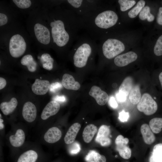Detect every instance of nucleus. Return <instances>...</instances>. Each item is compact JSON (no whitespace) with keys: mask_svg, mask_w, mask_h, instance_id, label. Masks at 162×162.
Instances as JSON below:
<instances>
[{"mask_svg":"<svg viewBox=\"0 0 162 162\" xmlns=\"http://www.w3.org/2000/svg\"><path fill=\"white\" fill-rule=\"evenodd\" d=\"M50 23L52 42L55 47L67 50L71 47L82 29L80 16L72 10L58 9Z\"/></svg>","mask_w":162,"mask_h":162,"instance_id":"1","label":"nucleus"},{"mask_svg":"<svg viewBox=\"0 0 162 162\" xmlns=\"http://www.w3.org/2000/svg\"><path fill=\"white\" fill-rule=\"evenodd\" d=\"M80 16L82 29L96 41L105 38L109 30L115 26L118 19L114 11L104 9L103 6Z\"/></svg>","mask_w":162,"mask_h":162,"instance_id":"2","label":"nucleus"},{"mask_svg":"<svg viewBox=\"0 0 162 162\" xmlns=\"http://www.w3.org/2000/svg\"><path fill=\"white\" fill-rule=\"evenodd\" d=\"M73 46V60L76 67H86L98 51V44L87 33L79 35Z\"/></svg>","mask_w":162,"mask_h":162,"instance_id":"3","label":"nucleus"},{"mask_svg":"<svg viewBox=\"0 0 162 162\" xmlns=\"http://www.w3.org/2000/svg\"><path fill=\"white\" fill-rule=\"evenodd\" d=\"M125 50L122 42L114 38H104L98 44V51L106 58L110 59L115 57Z\"/></svg>","mask_w":162,"mask_h":162,"instance_id":"4","label":"nucleus"},{"mask_svg":"<svg viewBox=\"0 0 162 162\" xmlns=\"http://www.w3.org/2000/svg\"><path fill=\"white\" fill-rule=\"evenodd\" d=\"M69 9L79 16H81L102 6V1L98 0H68Z\"/></svg>","mask_w":162,"mask_h":162,"instance_id":"5","label":"nucleus"},{"mask_svg":"<svg viewBox=\"0 0 162 162\" xmlns=\"http://www.w3.org/2000/svg\"><path fill=\"white\" fill-rule=\"evenodd\" d=\"M156 97L153 98L148 93H145L138 104L137 109L139 111L143 112L145 115L150 116L155 113L157 111L158 106L155 100Z\"/></svg>","mask_w":162,"mask_h":162,"instance_id":"6","label":"nucleus"},{"mask_svg":"<svg viewBox=\"0 0 162 162\" xmlns=\"http://www.w3.org/2000/svg\"><path fill=\"white\" fill-rule=\"evenodd\" d=\"M26 44L23 37L19 34L13 35L9 43V50L13 57L17 58L22 56L25 52Z\"/></svg>","mask_w":162,"mask_h":162,"instance_id":"7","label":"nucleus"},{"mask_svg":"<svg viewBox=\"0 0 162 162\" xmlns=\"http://www.w3.org/2000/svg\"><path fill=\"white\" fill-rule=\"evenodd\" d=\"M34 31L36 38L40 43L45 45L50 43V33L46 27L41 24L37 23L34 26Z\"/></svg>","mask_w":162,"mask_h":162,"instance_id":"8","label":"nucleus"},{"mask_svg":"<svg viewBox=\"0 0 162 162\" xmlns=\"http://www.w3.org/2000/svg\"><path fill=\"white\" fill-rule=\"evenodd\" d=\"M110 133V129L108 126L105 125H101L99 129L95 141L102 146H109L111 142L109 137Z\"/></svg>","mask_w":162,"mask_h":162,"instance_id":"9","label":"nucleus"},{"mask_svg":"<svg viewBox=\"0 0 162 162\" xmlns=\"http://www.w3.org/2000/svg\"><path fill=\"white\" fill-rule=\"evenodd\" d=\"M137 58V55L135 52L130 51L116 57L114 60V62L115 64L118 67H124L134 62Z\"/></svg>","mask_w":162,"mask_h":162,"instance_id":"10","label":"nucleus"},{"mask_svg":"<svg viewBox=\"0 0 162 162\" xmlns=\"http://www.w3.org/2000/svg\"><path fill=\"white\" fill-rule=\"evenodd\" d=\"M89 94L95 99L98 104L101 106L105 105L109 99L107 94L96 86L92 87Z\"/></svg>","mask_w":162,"mask_h":162,"instance_id":"11","label":"nucleus"},{"mask_svg":"<svg viewBox=\"0 0 162 162\" xmlns=\"http://www.w3.org/2000/svg\"><path fill=\"white\" fill-rule=\"evenodd\" d=\"M37 110L35 105L29 101L25 103L22 110V115L24 119L27 122H32L35 120Z\"/></svg>","mask_w":162,"mask_h":162,"instance_id":"12","label":"nucleus"},{"mask_svg":"<svg viewBox=\"0 0 162 162\" xmlns=\"http://www.w3.org/2000/svg\"><path fill=\"white\" fill-rule=\"evenodd\" d=\"M60 109L59 104L57 101L52 100L49 102L44 108L41 115V118L46 120L51 116L57 114Z\"/></svg>","mask_w":162,"mask_h":162,"instance_id":"13","label":"nucleus"},{"mask_svg":"<svg viewBox=\"0 0 162 162\" xmlns=\"http://www.w3.org/2000/svg\"><path fill=\"white\" fill-rule=\"evenodd\" d=\"M50 85V82L48 80L36 79L32 86V89L35 94L43 95L48 92Z\"/></svg>","mask_w":162,"mask_h":162,"instance_id":"14","label":"nucleus"},{"mask_svg":"<svg viewBox=\"0 0 162 162\" xmlns=\"http://www.w3.org/2000/svg\"><path fill=\"white\" fill-rule=\"evenodd\" d=\"M62 136V132L59 128L52 127L49 128L45 133L44 139L46 142L53 143L59 140Z\"/></svg>","mask_w":162,"mask_h":162,"instance_id":"15","label":"nucleus"},{"mask_svg":"<svg viewBox=\"0 0 162 162\" xmlns=\"http://www.w3.org/2000/svg\"><path fill=\"white\" fill-rule=\"evenodd\" d=\"M81 127V124L77 122L73 124L70 126L64 138L66 144H70L74 142Z\"/></svg>","mask_w":162,"mask_h":162,"instance_id":"16","label":"nucleus"},{"mask_svg":"<svg viewBox=\"0 0 162 162\" xmlns=\"http://www.w3.org/2000/svg\"><path fill=\"white\" fill-rule=\"evenodd\" d=\"M62 83L64 87L67 89L77 90L80 87V83L76 81L72 75L67 74L63 75Z\"/></svg>","mask_w":162,"mask_h":162,"instance_id":"17","label":"nucleus"},{"mask_svg":"<svg viewBox=\"0 0 162 162\" xmlns=\"http://www.w3.org/2000/svg\"><path fill=\"white\" fill-rule=\"evenodd\" d=\"M140 131L146 144L150 145L154 142L155 137L148 124H142L140 128Z\"/></svg>","mask_w":162,"mask_h":162,"instance_id":"18","label":"nucleus"},{"mask_svg":"<svg viewBox=\"0 0 162 162\" xmlns=\"http://www.w3.org/2000/svg\"><path fill=\"white\" fill-rule=\"evenodd\" d=\"M9 141L11 145L14 147L21 146L24 143L25 135L24 132L21 129H18L14 135L10 136Z\"/></svg>","mask_w":162,"mask_h":162,"instance_id":"19","label":"nucleus"},{"mask_svg":"<svg viewBox=\"0 0 162 162\" xmlns=\"http://www.w3.org/2000/svg\"><path fill=\"white\" fill-rule=\"evenodd\" d=\"M17 104V99L15 98H12L9 102L2 103L0 105V108L4 114L8 115L14 110Z\"/></svg>","mask_w":162,"mask_h":162,"instance_id":"20","label":"nucleus"},{"mask_svg":"<svg viewBox=\"0 0 162 162\" xmlns=\"http://www.w3.org/2000/svg\"><path fill=\"white\" fill-rule=\"evenodd\" d=\"M96 126L93 124L87 125L84 128L82 132V137L84 141L89 143L92 140L97 131Z\"/></svg>","mask_w":162,"mask_h":162,"instance_id":"21","label":"nucleus"},{"mask_svg":"<svg viewBox=\"0 0 162 162\" xmlns=\"http://www.w3.org/2000/svg\"><path fill=\"white\" fill-rule=\"evenodd\" d=\"M20 62L22 65L27 67L30 72H34L37 69V63L31 55L28 54L24 56L21 59Z\"/></svg>","mask_w":162,"mask_h":162,"instance_id":"22","label":"nucleus"},{"mask_svg":"<svg viewBox=\"0 0 162 162\" xmlns=\"http://www.w3.org/2000/svg\"><path fill=\"white\" fill-rule=\"evenodd\" d=\"M133 80L131 77L128 76L125 78L120 85L119 92L127 97L133 87Z\"/></svg>","mask_w":162,"mask_h":162,"instance_id":"23","label":"nucleus"},{"mask_svg":"<svg viewBox=\"0 0 162 162\" xmlns=\"http://www.w3.org/2000/svg\"><path fill=\"white\" fill-rule=\"evenodd\" d=\"M38 157V154L35 151L29 150L20 155L17 162H35Z\"/></svg>","mask_w":162,"mask_h":162,"instance_id":"24","label":"nucleus"},{"mask_svg":"<svg viewBox=\"0 0 162 162\" xmlns=\"http://www.w3.org/2000/svg\"><path fill=\"white\" fill-rule=\"evenodd\" d=\"M149 162H162V143L154 147L149 159Z\"/></svg>","mask_w":162,"mask_h":162,"instance_id":"25","label":"nucleus"},{"mask_svg":"<svg viewBox=\"0 0 162 162\" xmlns=\"http://www.w3.org/2000/svg\"><path fill=\"white\" fill-rule=\"evenodd\" d=\"M129 99L131 103L134 104L139 103L141 99V94L138 85L133 86L129 94Z\"/></svg>","mask_w":162,"mask_h":162,"instance_id":"26","label":"nucleus"},{"mask_svg":"<svg viewBox=\"0 0 162 162\" xmlns=\"http://www.w3.org/2000/svg\"><path fill=\"white\" fill-rule=\"evenodd\" d=\"M40 59L42 66L44 69L49 70L52 69L54 60L49 54L48 53L43 54Z\"/></svg>","mask_w":162,"mask_h":162,"instance_id":"27","label":"nucleus"},{"mask_svg":"<svg viewBox=\"0 0 162 162\" xmlns=\"http://www.w3.org/2000/svg\"><path fill=\"white\" fill-rule=\"evenodd\" d=\"M149 125L153 133L155 134L159 133L162 128V118H153L150 120Z\"/></svg>","mask_w":162,"mask_h":162,"instance_id":"28","label":"nucleus"},{"mask_svg":"<svg viewBox=\"0 0 162 162\" xmlns=\"http://www.w3.org/2000/svg\"><path fill=\"white\" fill-rule=\"evenodd\" d=\"M140 19L142 20L147 19L149 22L154 21V16L150 13V9L148 6L144 7L141 10L139 14Z\"/></svg>","mask_w":162,"mask_h":162,"instance_id":"29","label":"nucleus"},{"mask_svg":"<svg viewBox=\"0 0 162 162\" xmlns=\"http://www.w3.org/2000/svg\"><path fill=\"white\" fill-rule=\"evenodd\" d=\"M145 3L144 0H140L138 1L136 5L128 12L129 17L131 18L135 17L144 7Z\"/></svg>","mask_w":162,"mask_h":162,"instance_id":"30","label":"nucleus"},{"mask_svg":"<svg viewBox=\"0 0 162 162\" xmlns=\"http://www.w3.org/2000/svg\"><path fill=\"white\" fill-rule=\"evenodd\" d=\"M116 148L120 156L123 158L128 159L130 158L131 151L127 145L116 146Z\"/></svg>","mask_w":162,"mask_h":162,"instance_id":"31","label":"nucleus"},{"mask_svg":"<svg viewBox=\"0 0 162 162\" xmlns=\"http://www.w3.org/2000/svg\"><path fill=\"white\" fill-rule=\"evenodd\" d=\"M118 2L122 11H125L129 9L136 3V1L133 0H119Z\"/></svg>","mask_w":162,"mask_h":162,"instance_id":"32","label":"nucleus"},{"mask_svg":"<svg viewBox=\"0 0 162 162\" xmlns=\"http://www.w3.org/2000/svg\"><path fill=\"white\" fill-rule=\"evenodd\" d=\"M154 54L157 56L162 55V35L158 39L154 49Z\"/></svg>","mask_w":162,"mask_h":162,"instance_id":"33","label":"nucleus"},{"mask_svg":"<svg viewBox=\"0 0 162 162\" xmlns=\"http://www.w3.org/2000/svg\"><path fill=\"white\" fill-rule=\"evenodd\" d=\"M13 1L17 7L22 9L28 8L32 4L29 0H13Z\"/></svg>","mask_w":162,"mask_h":162,"instance_id":"34","label":"nucleus"},{"mask_svg":"<svg viewBox=\"0 0 162 162\" xmlns=\"http://www.w3.org/2000/svg\"><path fill=\"white\" fill-rule=\"evenodd\" d=\"M129 142V140L127 138H124L121 135H118L116 139L115 142L116 146L127 145Z\"/></svg>","mask_w":162,"mask_h":162,"instance_id":"35","label":"nucleus"},{"mask_svg":"<svg viewBox=\"0 0 162 162\" xmlns=\"http://www.w3.org/2000/svg\"><path fill=\"white\" fill-rule=\"evenodd\" d=\"M62 86V84L58 82L52 83L50 85L49 90L51 93H55L60 90Z\"/></svg>","mask_w":162,"mask_h":162,"instance_id":"36","label":"nucleus"},{"mask_svg":"<svg viewBox=\"0 0 162 162\" xmlns=\"http://www.w3.org/2000/svg\"><path fill=\"white\" fill-rule=\"evenodd\" d=\"M106 158L105 157L104 155L100 154L96 152L90 162H106Z\"/></svg>","mask_w":162,"mask_h":162,"instance_id":"37","label":"nucleus"},{"mask_svg":"<svg viewBox=\"0 0 162 162\" xmlns=\"http://www.w3.org/2000/svg\"><path fill=\"white\" fill-rule=\"evenodd\" d=\"M72 143L73 144L69 150L70 153L72 154L78 153L81 149L80 144L76 142H74Z\"/></svg>","mask_w":162,"mask_h":162,"instance_id":"38","label":"nucleus"},{"mask_svg":"<svg viewBox=\"0 0 162 162\" xmlns=\"http://www.w3.org/2000/svg\"><path fill=\"white\" fill-rule=\"evenodd\" d=\"M129 117L128 112L122 110L119 113V119L120 121L122 122H127Z\"/></svg>","mask_w":162,"mask_h":162,"instance_id":"39","label":"nucleus"},{"mask_svg":"<svg viewBox=\"0 0 162 162\" xmlns=\"http://www.w3.org/2000/svg\"><path fill=\"white\" fill-rule=\"evenodd\" d=\"M8 21L7 16L4 14L0 13V26H2L5 25Z\"/></svg>","mask_w":162,"mask_h":162,"instance_id":"40","label":"nucleus"},{"mask_svg":"<svg viewBox=\"0 0 162 162\" xmlns=\"http://www.w3.org/2000/svg\"><path fill=\"white\" fill-rule=\"evenodd\" d=\"M109 103L110 106L114 109L116 108L118 106L117 103L113 97H111L110 98Z\"/></svg>","mask_w":162,"mask_h":162,"instance_id":"41","label":"nucleus"},{"mask_svg":"<svg viewBox=\"0 0 162 162\" xmlns=\"http://www.w3.org/2000/svg\"><path fill=\"white\" fill-rule=\"evenodd\" d=\"M157 22L158 24L162 25V7H160L159 9Z\"/></svg>","mask_w":162,"mask_h":162,"instance_id":"42","label":"nucleus"},{"mask_svg":"<svg viewBox=\"0 0 162 162\" xmlns=\"http://www.w3.org/2000/svg\"><path fill=\"white\" fill-rule=\"evenodd\" d=\"M96 152L95 151L93 150L90 151L85 158L86 161L87 162H90L92 159Z\"/></svg>","mask_w":162,"mask_h":162,"instance_id":"43","label":"nucleus"},{"mask_svg":"<svg viewBox=\"0 0 162 162\" xmlns=\"http://www.w3.org/2000/svg\"><path fill=\"white\" fill-rule=\"evenodd\" d=\"M116 97L118 101L122 102L125 101L127 97L123 94L118 92L116 94Z\"/></svg>","mask_w":162,"mask_h":162,"instance_id":"44","label":"nucleus"},{"mask_svg":"<svg viewBox=\"0 0 162 162\" xmlns=\"http://www.w3.org/2000/svg\"><path fill=\"white\" fill-rule=\"evenodd\" d=\"M53 100L56 101L64 102L66 101V98L64 95L58 96L57 95L54 97L53 98Z\"/></svg>","mask_w":162,"mask_h":162,"instance_id":"45","label":"nucleus"},{"mask_svg":"<svg viewBox=\"0 0 162 162\" xmlns=\"http://www.w3.org/2000/svg\"><path fill=\"white\" fill-rule=\"evenodd\" d=\"M6 85V80L2 77H0V89L4 88Z\"/></svg>","mask_w":162,"mask_h":162,"instance_id":"46","label":"nucleus"},{"mask_svg":"<svg viewBox=\"0 0 162 162\" xmlns=\"http://www.w3.org/2000/svg\"><path fill=\"white\" fill-rule=\"evenodd\" d=\"M158 80L162 89V71H161L158 74Z\"/></svg>","mask_w":162,"mask_h":162,"instance_id":"47","label":"nucleus"},{"mask_svg":"<svg viewBox=\"0 0 162 162\" xmlns=\"http://www.w3.org/2000/svg\"><path fill=\"white\" fill-rule=\"evenodd\" d=\"M3 122H0V130L3 129L4 128V124Z\"/></svg>","mask_w":162,"mask_h":162,"instance_id":"48","label":"nucleus"},{"mask_svg":"<svg viewBox=\"0 0 162 162\" xmlns=\"http://www.w3.org/2000/svg\"></svg>","mask_w":162,"mask_h":162,"instance_id":"49","label":"nucleus"}]
</instances>
